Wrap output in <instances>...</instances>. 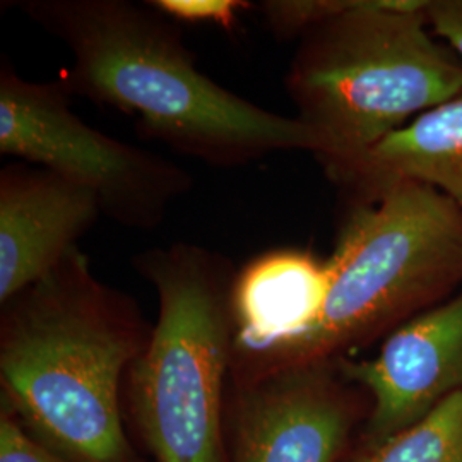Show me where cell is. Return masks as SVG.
Listing matches in <instances>:
<instances>
[{
	"label": "cell",
	"instance_id": "cell-1",
	"mask_svg": "<svg viewBox=\"0 0 462 462\" xmlns=\"http://www.w3.org/2000/svg\"><path fill=\"white\" fill-rule=\"evenodd\" d=\"M70 53L69 89L133 116L143 135L208 165L242 166L319 143L297 116L242 98L196 67L177 21L151 2H11Z\"/></svg>",
	"mask_w": 462,
	"mask_h": 462
},
{
	"label": "cell",
	"instance_id": "cell-2",
	"mask_svg": "<svg viewBox=\"0 0 462 462\" xmlns=\"http://www.w3.org/2000/svg\"><path fill=\"white\" fill-rule=\"evenodd\" d=\"M5 305L0 377L13 411L70 461L131 462L118 387L151 336L133 300L76 247Z\"/></svg>",
	"mask_w": 462,
	"mask_h": 462
},
{
	"label": "cell",
	"instance_id": "cell-3",
	"mask_svg": "<svg viewBox=\"0 0 462 462\" xmlns=\"http://www.w3.org/2000/svg\"><path fill=\"white\" fill-rule=\"evenodd\" d=\"M425 4L355 0L298 38L284 88L334 182L387 135L462 95V62L431 33Z\"/></svg>",
	"mask_w": 462,
	"mask_h": 462
},
{
	"label": "cell",
	"instance_id": "cell-4",
	"mask_svg": "<svg viewBox=\"0 0 462 462\" xmlns=\"http://www.w3.org/2000/svg\"><path fill=\"white\" fill-rule=\"evenodd\" d=\"M330 286L314 326L240 368L244 382L332 364L462 290V211L416 182L385 185L346 216L328 261Z\"/></svg>",
	"mask_w": 462,
	"mask_h": 462
},
{
	"label": "cell",
	"instance_id": "cell-5",
	"mask_svg": "<svg viewBox=\"0 0 462 462\" xmlns=\"http://www.w3.org/2000/svg\"><path fill=\"white\" fill-rule=\"evenodd\" d=\"M133 263L160 298L158 324L129 368L143 437L158 462H219L236 267L189 242L149 248Z\"/></svg>",
	"mask_w": 462,
	"mask_h": 462
},
{
	"label": "cell",
	"instance_id": "cell-6",
	"mask_svg": "<svg viewBox=\"0 0 462 462\" xmlns=\"http://www.w3.org/2000/svg\"><path fill=\"white\" fill-rule=\"evenodd\" d=\"M64 83H32L4 60L0 152L43 166L95 194L101 213L122 226L156 230L194 185L182 166L84 124Z\"/></svg>",
	"mask_w": 462,
	"mask_h": 462
},
{
	"label": "cell",
	"instance_id": "cell-7",
	"mask_svg": "<svg viewBox=\"0 0 462 462\" xmlns=\"http://www.w3.org/2000/svg\"><path fill=\"white\" fill-rule=\"evenodd\" d=\"M336 365L372 396L374 444L411 427L462 391V290L393 330L375 358Z\"/></svg>",
	"mask_w": 462,
	"mask_h": 462
},
{
	"label": "cell",
	"instance_id": "cell-8",
	"mask_svg": "<svg viewBox=\"0 0 462 462\" xmlns=\"http://www.w3.org/2000/svg\"><path fill=\"white\" fill-rule=\"evenodd\" d=\"M332 364L290 368L244 383L235 462H336L347 413Z\"/></svg>",
	"mask_w": 462,
	"mask_h": 462
},
{
	"label": "cell",
	"instance_id": "cell-9",
	"mask_svg": "<svg viewBox=\"0 0 462 462\" xmlns=\"http://www.w3.org/2000/svg\"><path fill=\"white\" fill-rule=\"evenodd\" d=\"M98 199L43 166L0 170V301L43 280L98 221Z\"/></svg>",
	"mask_w": 462,
	"mask_h": 462
},
{
	"label": "cell",
	"instance_id": "cell-10",
	"mask_svg": "<svg viewBox=\"0 0 462 462\" xmlns=\"http://www.w3.org/2000/svg\"><path fill=\"white\" fill-rule=\"evenodd\" d=\"M329 286L328 261L300 248L269 250L236 271L231 365L244 368L305 334L320 314Z\"/></svg>",
	"mask_w": 462,
	"mask_h": 462
},
{
	"label": "cell",
	"instance_id": "cell-11",
	"mask_svg": "<svg viewBox=\"0 0 462 462\" xmlns=\"http://www.w3.org/2000/svg\"><path fill=\"white\" fill-rule=\"evenodd\" d=\"M394 182L431 187L462 211V95L387 135L339 183L366 199Z\"/></svg>",
	"mask_w": 462,
	"mask_h": 462
},
{
	"label": "cell",
	"instance_id": "cell-12",
	"mask_svg": "<svg viewBox=\"0 0 462 462\" xmlns=\"http://www.w3.org/2000/svg\"><path fill=\"white\" fill-rule=\"evenodd\" d=\"M358 462H462V391L411 427L374 444Z\"/></svg>",
	"mask_w": 462,
	"mask_h": 462
},
{
	"label": "cell",
	"instance_id": "cell-13",
	"mask_svg": "<svg viewBox=\"0 0 462 462\" xmlns=\"http://www.w3.org/2000/svg\"><path fill=\"white\" fill-rule=\"evenodd\" d=\"M353 4L355 0H267L259 9L276 38L291 40L345 13Z\"/></svg>",
	"mask_w": 462,
	"mask_h": 462
},
{
	"label": "cell",
	"instance_id": "cell-14",
	"mask_svg": "<svg viewBox=\"0 0 462 462\" xmlns=\"http://www.w3.org/2000/svg\"><path fill=\"white\" fill-rule=\"evenodd\" d=\"M165 16L180 23H208L231 30L242 11L252 7L244 0H151Z\"/></svg>",
	"mask_w": 462,
	"mask_h": 462
},
{
	"label": "cell",
	"instance_id": "cell-15",
	"mask_svg": "<svg viewBox=\"0 0 462 462\" xmlns=\"http://www.w3.org/2000/svg\"><path fill=\"white\" fill-rule=\"evenodd\" d=\"M0 462H74L60 452L42 446L19 427L13 408L4 404L0 418Z\"/></svg>",
	"mask_w": 462,
	"mask_h": 462
},
{
	"label": "cell",
	"instance_id": "cell-16",
	"mask_svg": "<svg viewBox=\"0 0 462 462\" xmlns=\"http://www.w3.org/2000/svg\"><path fill=\"white\" fill-rule=\"evenodd\" d=\"M423 11L431 33L462 62V0H427Z\"/></svg>",
	"mask_w": 462,
	"mask_h": 462
}]
</instances>
